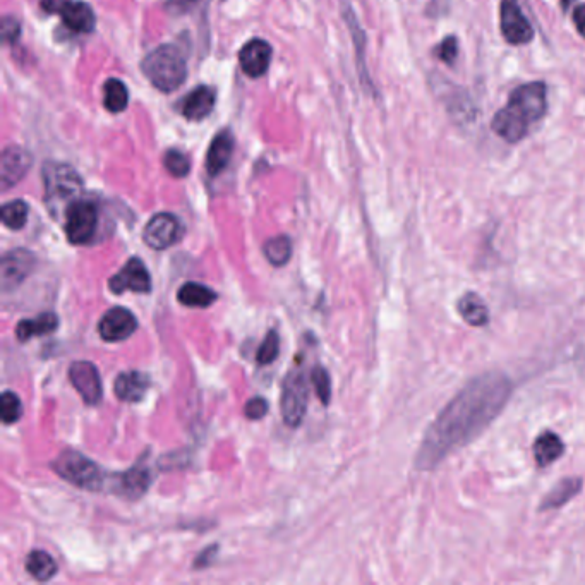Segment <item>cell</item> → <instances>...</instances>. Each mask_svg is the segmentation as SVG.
Segmentation results:
<instances>
[{"mask_svg":"<svg viewBox=\"0 0 585 585\" xmlns=\"http://www.w3.org/2000/svg\"><path fill=\"white\" fill-rule=\"evenodd\" d=\"M512 392V380L501 371H486L472 378L429 424L417 450V469L433 471L453 452L483 435L503 412Z\"/></svg>","mask_w":585,"mask_h":585,"instance_id":"1","label":"cell"},{"mask_svg":"<svg viewBox=\"0 0 585 585\" xmlns=\"http://www.w3.org/2000/svg\"><path fill=\"white\" fill-rule=\"evenodd\" d=\"M548 112V86L544 81H532L515 88L507 105L496 112L491 129L498 138L517 145L527 138L532 127Z\"/></svg>","mask_w":585,"mask_h":585,"instance_id":"2","label":"cell"},{"mask_svg":"<svg viewBox=\"0 0 585 585\" xmlns=\"http://www.w3.org/2000/svg\"><path fill=\"white\" fill-rule=\"evenodd\" d=\"M141 69L151 85L163 93L177 90L187 78L186 57L172 43H165L151 50L145 61L141 62Z\"/></svg>","mask_w":585,"mask_h":585,"instance_id":"3","label":"cell"},{"mask_svg":"<svg viewBox=\"0 0 585 585\" xmlns=\"http://www.w3.org/2000/svg\"><path fill=\"white\" fill-rule=\"evenodd\" d=\"M54 471L59 476L73 484L79 489H88V491H98L102 489L105 474L93 460L85 457L83 453L66 450L54 460Z\"/></svg>","mask_w":585,"mask_h":585,"instance_id":"4","label":"cell"},{"mask_svg":"<svg viewBox=\"0 0 585 585\" xmlns=\"http://www.w3.org/2000/svg\"><path fill=\"white\" fill-rule=\"evenodd\" d=\"M43 181L50 205L74 200L83 189V179L78 172L64 163H47L43 169Z\"/></svg>","mask_w":585,"mask_h":585,"instance_id":"5","label":"cell"},{"mask_svg":"<svg viewBox=\"0 0 585 585\" xmlns=\"http://www.w3.org/2000/svg\"><path fill=\"white\" fill-rule=\"evenodd\" d=\"M308 411V381L301 371L290 373L284 381L282 397H280V412L285 424L290 428H297Z\"/></svg>","mask_w":585,"mask_h":585,"instance_id":"6","label":"cell"},{"mask_svg":"<svg viewBox=\"0 0 585 585\" xmlns=\"http://www.w3.org/2000/svg\"><path fill=\"white\" fill-rule=\"evenodd\" d=\"M98 210L95 203L74 200L67 206L66 236L74 246H83L93 239L97 232Z\"/></svg>","mask_w":585,"mask_h":585,"instance_id":"7","label":"cell"},{"mask_svg":"<svg viewBox=\"0 0 585 585\" xmlns=\"http://www.w3.org/2000/svg\"><path fill=\"white\" fill-rule=\"evenodd\" d=\"M500 30L505 42L522 47L534 40V28L525 18L519 0H500Z\"/></svg>","mask_w":585,"mask_h":585,"instance_id":"8","label":"cell"},{"mask_svg":"<svg viewBox=\"0 0 585 585\" xmlns=\"http://www.w3.org/2000/svg\"><path fill=\"white\" fill-rule=\"evenodd\" d=\"M181 236V220L172 213H157L143 230V241L155 251L172 248Z\"/></svg>","mask_w":585,"mask_h":585,"instance_id":"9","label":"cell"},{"mask_svg":"<svg viewBox=\"0 0 585 585\" xmlns=\"http://www.w3.org/2000/svg\"><path fill=\"white\" fill-rule=\"evenodd\" d=\"M69 380L86 404L95 407L103 399L102 378L93 362H74L69 368Z\"/></svg>","mask_w":585,"mask_h":585,"instance_id":"10","label":"cell"},{"mask_svg":"<svg viewBox=\"0 0 585 585\" xmlns=\"http://www.w3.org/2000/svg\"><path fill=\"white\" fill-rule=\"evenodd\" d=\"M33 165V157L23 146L9 145L2 151L0 158V184L2 191H7L25 179Z\"/></svg>","mask_w":585,"mask_h":585,"instance_id":"11","label":"cell"},{"mask_svg":"<svg viewBox=\"0 0 585 585\" xmlns=\"http://www.w3.org/2000/svg\"><path fill=\"white\" fill-rule=\"evenodd\" d=\"M109 289L114 294H124V292H138V294H150L151 277L148 273L145 263L139 258H131L126 265L122 266L119 273L109 280Z\"/></svg>","mask_w":585,"mask_h":585,"instance_id":"12","label":"cell"},{"mask_svg":"<svg viewBox=\"0 0 585 585\" xmlns=\"http://www.w3.org/2000/svg\"><path fill=\"white\" fill-rule=\"evenodd\" d=\"M35 268V256L26 249H14L2 256V265H0V284L2 290L16 289L18 285L23 284L28 275Z\"/></svg>","mask_w":585,"mask_h":585,"instance_id":"13","label":"cell"},{"mask_svg":"<svg viewBox=\"0 0 585 585\" xmlns=\"http://www.w3.org/2000/svg\"><path fill=\"white\" fill-rule=\"evenodd\" d=\"M136 330H138V320L126 308L109 309L98 323V333L105 342H122L126 338L133 337Z\"/></svg>","mask_w":585,"mask_h":585,"instance_id":"14","label":"cell"},{"mask_svg":"<svg viewBox=\"0 0 585 585\" xmlns=\"http://www.w3.org/2000/svg\"><path fill=\"white\" fill-rule=\"evenodd\" d=\"M273 49L270 43L254 38L246 43L239 52L242 73L249 78H261L272 64Z\"/></svg>","mask_w":585,"mask_h":585,"instance_id":"15","label":"cell"},{"mask_svg":"<svg viewBox=\"0 0 585 585\" xmlns=\"http://www.w3.org/2000/svg\"><path fill=\"white\" fill-rule=\"evenodd\" d=\"M150 376L141 371H126L115 378V397L127 404H136L145 399L146 392L150 388Z\"/></svg>","mask_w":585,"mask_h":585,"instance_id":"16","label":"cell"},{"mask_svg":"<svg viewBox=\"0 0 585 585\" xmlns=\"http://www.w3.org/2000/svg\"><path fill=\"white\" fill-rule=\"evenodd\" d=\"M215 102H217V93L213 88L206 85L198 86L182 103V115L187 121H203L212 114Z\"/></svg>","mask_w":585,"mask_h":585,"instance_id":"17","label":"cell"},{"mask_svg":"<svg viewBox=\"0 0 585 585\" xmlns=\"http://www.w3.org/2000/svg\"><path fill=\"white\" fill-rule=\"evenodd\" d=\"M582 486H584V481L580 477H563L541 500L539 512H551L556 508L565 507L575 496L579 495Z\"/></svg>","mask_w":585,"mask_h":585,"instance_id":"18","label":"cell"},{"mask_svg":"<svg viewBox=\"0 0 585 585\" xmlns=\"http://www.w3.org/2000/svg\"><path fill=\"white\" fill-rule=\"evenodd\" d=\"M232 153H234V138H232L230 131L218 133L213 139L212 145L208 148V155H206L208 174L212 175V177L222 174L225 167L229 165Z\"/></svg>","mask_w":585,"mask_h":585,"instance_id":"19","label":"cell"},{"mask_svg":"<svg viewBox=\"0 0 585 585\" xmlns=\"http://www.w3.org/2000/svg\"><path fill=\"white\" fill-rule=\"evenodd\" d=\"M62 21L69 30L74 33H91L95 30L97 25V18L91 9L90 4H86L83 0H76V2H69L66 9L61 13Z\"/></svg>","mask_w":585,"mask_h":585,"instance_id":"20","label":"cell"},{"mask_svg":"<svg viewBox=\"0 0 585 585\" xmlns=\"http://www.w3.org/2000/svg\"><path fill=\"white\" fill-rule=\"evenodd\" d=\"M565 450L567 447H565L560 435H556L553 431H543L541 435L537 436L534 447H532L534 459L539 467L555 464L556 460H560L565 455Z\"/></svg>","mask_w":585,"mask_h":585,"instance_id":"21","label":"cell"},{"mask_svg":"<svg viewBox=\"0 0 585 585\" xmlns=\"http://www.w3.org/2000/svg\"><path fill=\"white\" fill-rule=\"evenodd\" d=\"M457 311H459L460 318L467 323V325L481 326L488 325L489 309L483 297L476 294V292H467L457 301Z\"/></svg>","mask_w":585,"mask_h":585,"instance_id":"22","label":"cell"},{"mask_svg":"<svg viewBox=\"0 0 585 585\" xmlns=\"http://www.w3.org/2000/svg\"><path fill=\"white\" fill-rule=\"evenodd\" d=\"M59 326V318L54 313H43L33 320H21L16 326V337L19 342H28L33 337H43L55 332Z\"/></svg>","mask_w":585,"mask_h":585,"instance_id":"23","label":"cell"},{"mask_svg":"<svg viewBox=\"0 0 585 585\" xmlns=\"http://www.w3.org/2000/svg\"><path fill=\"white\" fill-rule=\"evenodd\" d=\"M218 299L215 290L206 287V285L196 284V282H187L182 285L177 292V301L181 302L186 308H210Z\"/></svg>","mask_w":585,"mask_h":585,"instance_id":"24","label":"cell"},{"mask_svg":"<svg viewBox=\"0 0 585 585\" xmlns=\"http://www.w3.org/2000/svg\"><path fill=\"white\" fill-rule=\"evenodd\" d=\"M26 572L30 573L35 580L49 582L57 573V563L47 551L37 549V551H31L26 558Z\"/></svg>","mask_w":585,"mask_h":585,"instance_id":"25","label":"cell"},{"mask_svg":"<svg viewBox=\"0 0 585 585\" xmlns=\"http://www.w3.org/2000/svg\"><path fill=\"white\" fill-rule=\"evenodd\" d=\"M129 103V91L121 79H109L103 86V107L110 114H121L127 109Z\"/></svg>","mask_w":585,"mask_h":585,"instance_id":"26","label":"cell"},{"mask_svg":"<svg viewBox=\"0 0 585 585\" xmlns=\"http://www.w3.org/2000/svg\"><path fill=\"white\" fill-rule=\"evenodd\" d=\"M151 476L150 472L143 469V467H134L121 477V489L124 496L136 500L141 495H145L146 489L150 486Z\"/></svg>","mask_w":585,"mask_h":585,"instance_id":"27","label":"cell"},{"mask_svg":"<svg viewBox=\"0 0 585 585\" xmlns=\"http://www.w3.org/2000/svg\"><path fill=\"white\" fill-rule=\"evenodd\" d=\"M263 253L273 266H285L292 256V242L287 236L272 237L265 242Z\"/></svg>","mask_w":585,"mask_h":585,"instance_id":"28","label":"cell"},{"mask_svg":"<svg viewBox=\"0 0 585 585\" xmlns=\"http://www.w3.org/2000/svg\"><path fill=\"white\" fill-rule=\"evenodd\" d=\"M28 212H30V208H28L25 201L14 200L2 206L0 218H2V224L6 225L7 229L21 230L28 222Z\"/></svg>","mask_w":585,"mask_h":585,"instance_id":"29","label":"cell"},{"mask_svg":"<svg viewBox=\"0 0 585 585\" xmlns=\"http://www.w3.org/2000/svg\"><path fill=\"white\" fill-rule=\"evenodd\" d=\"M0 416L4 424L18 423L21 416H23V404L21 399L14 392L2 393V399H0Z\"/></svg>","mask_w":585,"mask_h":585,"instance_id":"30","label":"cell"},{"mask_svg":"<svg viewBox=\"0 0 585 585\" xmlns=\"http://www.w3.org/2000/svg\"><path fill=\"white\" fill-rule=\"evenodd\" d=\"M163 165H165V169L169 170V174L174 175L177 179H182L191 172V160L186 153L179 150L167 151L163 157Z\"/></svg>","mask_w":585,"mask_h":585,"instance_id":"31","label":"cell"},{"mask_svg":"<svg viewBox=\"0 0 585 585\" xmlns=\"http://www.w3.org/2000/svg\"><path fill=\"white\" fill-rule=\"evenodd\" d=\"M311 380H313L314 390L320 399L321 404L328 405L332 400V381H330V374L325 368L316 366L311 373Z\"/></svg>","mask_w":585,"mask_h":585,"instance_id":"32","label":"cell"},{"mask_svg":"<svg viewBox=\"0 0 585 585\" xmlns=\"http://www.w3.org/2000/svg\"><path fill=\"white\" fill-rule=\"evenodd\" d=\"M278 352H280V338H278V333L272 330V332L266 333L265 340L261 342L258 354H256V361L261 366H268L277 359Z\"/></svg>","mask_w":585,"mask_h":585,"instance_id":"33","label":"cell"},{"mask_svg":"<svg viewBox=\"0 0 585 585\" xmlns=\"http://www.w3.org/2000/svg\"><path fill=\"white\" fill-rule=\"evenodd\" d=\"M435 54L441 62L452 66L453 62L457 61V57H459V42H457V37L450 35V37L443 38L440 45L436 47Z\"/></svg>","mask_w":585,"mask_h":585,"instance_id":"34","label":"cell"},{"mask_svg":"<svg viewBox=\"0 0 585 585\" xmlns=\"http://www.w3.org/2000/svg\"><path fill=\"white\" fill-rule=\"evenodd\" d=\"M21 37V25L13 16H4L2 19V40L6 45H14Z\"/></svg>","mask_w":585,"mask_h":585,"instance_id":"35","label":"cell"},{"mask_svg":"<svg viewBox=\"0 0 585 585\" xmlns=\"http://www.w3.org/2000/svg\"><path fill=\"white\" fill-rule=\"evenodd\" d=\"M244 414L248 419L251 421H258V419H263V417L268 414V402L265 399H261V397H254V399L248 400L246 402V407H244Z\"/></svg>","mask_w":585,"mask_h":585,"instance_id":"36","label":"cell"},{"mask_svg":"<svg viewBox=\"0 0 585 585\" xmlns=\"http://www.w3.org/2000/svg\"><path fill=\"white\" fill-rule=\"evenodd\" d=\"M69 2H71V0H40V6H42V9L45 11V13L61 14L62 11L66 9Z\"/></svg>","mask_w":585,"mask_h":585,"instance_id":"37","label":"cell"},{"mask_svg":"<svg viewBox=\"0 0 585 585\" xmlns=\"http://www.w3.org/2000/svg\"><path fill=\"white\" fill-rule=\"evenodd\" d=\"M572 18L573 25H575V28L579 31L580 37L585 38V4L575 7Z\"/></svg>","mask_w":585,"mask_h":585,"instance_id":"38","label":"cell"},{"mask_svg":"<svg viewBox=\"0 0 585 585\" xmlns=\"http://www.w3.org/2000/svg\"><path fill=\"white\" fill-rule=\"evenodd\" d=\"M573 2H575V0H560L561 9L567 13L568 9L572 7Z\"/></svg>","mask_w":585,"mask_h":585,"instance_id":"39","label":"cell"}]
</instances>
